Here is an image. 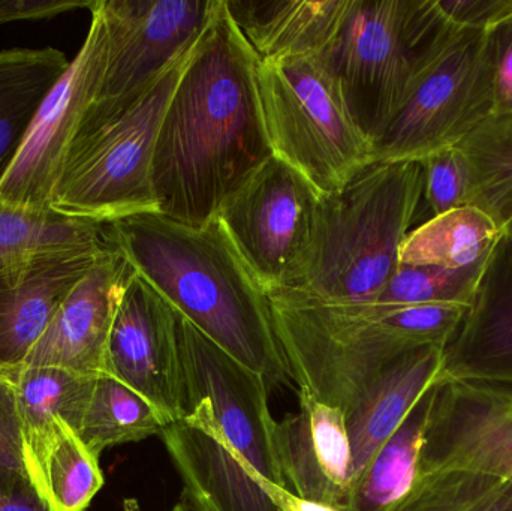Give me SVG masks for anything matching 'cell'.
Here are the masks:
<instances>
[{
	"instance_id": "6da1fadb",
	"label": "cell",
	"mask_w": 512,
	"mask_h": 511,
	"mask_svg": "<svg viewBox=\"0 0 512 511\" xmlns=\"http://www.w3.org/2000/svg\"><path fill=\"white\" fill-rule=\"evenodd\" d=\"M259 57L219 0L162 119L153 159L158 213L204 227L271 152L256 86Z\"/></svg>"
},
{
	"instance_id": "7a4b0ae2",
	"label": "cell",
	"mask_w": 512,
	"mask_h": 511,
	"mask_svg": "<svg viewBox=\"0 0 512 511\" xmlns=\"http://www.w3.org/2000/svg\"><path fill=\"white\" fill-rule=\"evenodd\" d=\"M180 417L162 431L195 511H280L286 488L267 383L177 312Z\"/></svg>"
},
{
	"instance_id": "3957f363",
	"label": "cell",
	"mask_w": 512,
	"mask_h": 511,
	"mask_svg": "<svg viewBox=\"0 0 512 511\" xmlns=\"http://www.w3.org/2000/svg\"><path fill=\"white\" fill-rule=\"evenodd\" d=\"M105 234L140 278L268 389L292 387L270 297L216 219L191 227L137 213L108 222Z\"/></svg>"
},
{
	"instance_id": "277c9868",
	"label": "cell",
	"mask_w": 512,
	"mask_h": 511,
	"mask_svg": "<svg viewBox=\"0 0 512 511\" xmlns=\"http://www.w3.org/2000/svg\"><path fill=\"white\" fill-rule=\"evenodd\" d=\"M271 317L292 384L346 413L400 359L447 348L471 306L337 305L271 293Z\"/></svg>"
},
{
	"instance_id": "5b68a950",
	"label": "cell",
	"mask_w": 512,
	"mask_h": 511,
	"mask_svg": "<svg viewBox=\"0 0 512 511\" xmlns=\"http://www.w3.org/2000/svg\"><path fill=\"white\" fill-rule=\"evenodd\" d=\"M421 162H375L321 195L312 239L288 293L337 305L373 303L400 266L423 198Z\"/></svg>"
},
{
	"instance_id": "8992f818",
	"label": "cell",
	"mask_w": 512,
	"mask_h": 511,
	"mask_svg": "<svg viewBox=\"0 0 512 511\" xmlns=\"http://www.w3.org/2000/svg\"><path fill=\"white\" fill-rule=\"evenodd\" d=\"M460 30L438 0L349 2L339 35L322 57L372 144Z\"/></svg>"
},
{
	"instance_id": "52a82bcc",
	"label": "cell",
	"mask_w": 512,
	"mask_h": 511,
	"mask_svg": "<svg viewBox=\"0 0 512 511\" xmlns=\"http://www.w3.org/2000/svg\"><path fill=\"white\" fill-rule=\"evenodd\" d=\"M192 48L119 111L81 125L54 186L53 212L98 224L158 212L156 140Z\"/></svg>"
},
{
	"instance_id": "ba28073f",
	"label": "cell",
	"mask_w": 512,
	"mask_h": 511,
	"mask_svg": "<svg viewBox=\"0 0 512 511\" xmlns=\"http://www.w3.org/2000/svg\"><path fill=\"white\" fill-rule=\"evenodd\" d=\"M256 86L271 152L319 194L340 191L375 164L324 57L259 60Z\"/></svg>"
},
{
	"instance_id": "9c48e42d",
	"label": "cell",
	"mask_w": 512,
	"mask_h": 511,
	"mask_svg": "<svg viewBox=\"0 0 512 511\" xmlns=\"http://www.w3.org/2000/svg\"><path fill=\"white\" fill-rule=\"evenodd\" d=\"M495 114L486 30L462 29L373 143L375 162H421Z\"/></svg>"
},
{
	"instance_id": "30bf717a",
	"label": "cell",
	"mask_w": 512,
	"mask_h": 511,
	"mask_svg": "<svg viewBox=\"0 0 512 511\" xmlns=\"http://www.w3.org/2000/svg\"><path fill=\"white\" fill-rule=\"evenodd\" d=\"M321 194L271 155L224 201L216 221L268 294L288 290L312 239Z\"/></svg>"
},
{
	"instance_id": "8fae6325",
	"label": "cell",
	"mask_w": 512,
	"mask_h": 511,
	"mask_svg": "<svg viewBox=\"0 0 512 511\" xmlns=\"http://www.w3.org/2000/svg\"><path fill=\"white\" fill-rule=\"evenodd\" d=\"M219 0H99L108 36L98 98L83 123L119 111L188 53Z\"/></svg>"
},
{
	"instance_id": "7c38bea8",
	"label": "cell",
	"mask_w": 512,
	"mask_h": 511,
	"mask_svg": "<svg viewBox=\"0 0 512 511\" xmlns=\"http://www.w3.org/2000/svg\"><path fill=\"white\" fill-rule=\"evenodd\" d=\"M89 32L65 74L42 102L5 176L0 201L30 210H51L54 186L87 111L98 98L108 56L99 0L90 9Z\"/></svg>"
},
{
	"instance_id": "4fadbf2b",
	"label": "cell",
	"mask_w": 512,
	"mask_h": 511,
	"mask_svg": "<svg viewBox=\"0 0 512 511\" xmlns=\"http://www.w3.org/2000/svg\"><path fill=\"white\" fill-rule=\"evenodd\" d=\"M418 471H469L512 483V386L441 381L430 395Z\"/></svg>"
},
{
	"instance_id": "5bb4252c",
	"label": "cell",
	"mask_w": 512,
	"mask_h": 511,
	"mask_svg": "<svg viewBox=\"0 0 512 511\" xmlns=\"http://www.w3.org/2000/svg\"><path fill=\"white\" fill-rule=\"evenodd\" d=\"M107 374L140 393L170 423L179 420L177 311L134 270L114 317Z\"/></svg>"
},
{
	"instance_id": "9a60e30c",
	"label": "cell",
	"mask_w": 512,
	"mask_h": 511,
	"mask_svg": "<svg viewBox=\"0 0 512 511\" xmlns=\"http://www.w3.org/2000/svg\"><path fill=\"white\" fill-rule=\"evenodd\" d=\"M131 273L114 246L105 248L63 300L23 365L107 374L108 341Z\"/></svg>"
},
{
	"instance_id": "2e32d148",
	"label": "cell",
	"mask_w": 512,
	"mask_h": 511,
	"mask_svg": "<svg viewBox=\"0 0 512 511\" xmlns=\"http://www.w3.org/2000/svg\"><path fill=\"white\" fill-rule=\"evenodd\" d=\"M297 413L277 422L280 470L292 494L345 510L349 498V452L345 413L298 393Z\"/></svg>"
},
{
	"instance_id": "e0dca14e",
	"label": "cell",
	"mask_w": 512,
	"mask_h": 511,
	"mask_svg": "<svg viewBox=\"0 0 512 511\" xmlns=\"http://www.w3.org/2000/svg\"><path fill=\"white\" fill-rule=\"evenodd\" d=\"M104 249L0 266V369L23 365L63 300Z\"/></svg>"
},
{
	"instance_id": "ac0fdd59",
	"label": "cell",
	"mask_w": 512,
	"mask_h": 511,
	"mask_svg": "<svg viewBox=\"0 0 512 511\" xmlns=\"http://www.w3.org/2000/svg\"><path fill=\"white\" fill-rule=\"evenodd\" d=\"M512 386V233L487 260L471 311L445 348L442 381Z\"/></svg>"
},
{
	"instance_id": "d6986e66",
	"label": "cell",
	"mask_w": 512,
	"mask_h": 511,
	"mask_svg": "<svg viewBox=\"0 0 512 511\" xmlns=\"http://www.w3.org/2000/svg\"><path fill=\"white\" fill-rule=\"evenodd\" d=\"M444 365L445 348L426 347L414 351L391 366L357 404L346 411V434L351 452L349 495L409 414L441 383Z\"/></svg>"
},
{
	"instance_id": "ffe728a7",
	"label": "cell",
	"mask_w": 512,
	"mask_h": 511,
	"mask_svg": "<svg viewBox=\"0 0 512 511\" xmlns=\"http://www.w3.org/2000/svg\"><path fill=\"white\" fill-rule=\"evenodd\" d=\"M351 0H225L259 60L324 56Z\"/></svg>"
},
{
	"instance_id": "44dd1931",
	"label": "cell",
	"mask_w": 512,
	"mask_h": 511,
	"mask_svg": "<svg viewBox=\"0 0 512 511\" xmlns=\"http://www.w3.org/2000/svg\"><path fill=\"white\" fill-rule=\"evenodd\" d=\"M27 473L53 511H86L104 486L99 458L63 420L23 435Z\"/></svg>"
},
{
	"instance_id": "7402d4cb",
	"label": "cell",
	"mask_w": 512,
	"mask_h": 511,
	"mask_svg": "<svg viewBox=\"0 0 512 511\" xmlns=\"http://www.w3.org/2000/svg\"><path fill=\"white\" fill-rule=\"evenodd\" d=\"M71 60L53 47L0 51V180Z\"/></svg>"
},
{
	"instance_id": "603a6c76",
	"label": "cell",
	"mask_w": 512,
	"mask_h": 511,
	"mask_svg": "<svg viewBox=\"0 0 512 511\" xmlns=\"http://www.w3.org/2000/svg\"><path fill=\"white\" fill-rule=\"evenodd\" d=\"M456 147L468 170V206L512 233V113L493 114Z\"/></svg>"
},
{
	"instance_id": "cb8c5ba5",
	"label": "cell",
	"mask_w": 512,
	"mask_h": 511,
	"mask_svg": "<svg viewBox=\"0 0 512 511\" xmlns=\"http://www.w3.org/2000/svg\"><path fill=\"white\" fill-rule=\"evenodd\" d=\"M107 246L105 224L0 201V266L44 255L101 251Z\"/></svg>"
},
{
	"instance_id": "d4e9b609",
	"label": "cell",
	"mask_w": 512,
	"mask_h": 511,
	"mask_svg": "<svg viewBox=\"0 0 512 511\" xmlns=\"http://www.w3.org/2000/svg\"><path fill=\"white\" fill-rule=\"evenodd\" d=\"M501 236L486 213L459 207L409 231L400 249V264L462 269L486 258Z\"/></svg>"
},
{
	"instance_id": "484cf974",
	"label": "cell",
	"mask_w": 512,
	"mask_h": 511,
	"mask_svg": "<svg viewBox=\"0 0 512 511\" xmlns=\"http://www.w3.org/2000/svg\"><path fill=\"white\" fill-rule=\"evenodd\" d=\"M170 420L140 393L108 374L96 375L77 435L96 458L111 447L161 437Z\"/></svg>"
},
{
	"instance_id": "4316f807",
	"label": "cell",
	"mask_w": 512,
	"mask_h": 511,
	"mask_svg": "<svg viewBox=\"0 0 512 511\" xmlns=\"http://www.w3.org/2000/svg\"><path fill=\"white\" fill-rule=\"evenodd\" d=\"M432 392L414 408L364 471L343 511H390L408 494L418 473Z\"/></svg>"
},
{
	"instance_id": "83f0119b",
	"label": "cell",
	"mask_w": 512,
	"mask_h": 511,
	"mask_svg": "<svg viewBox=\"0 0 512 511\" xmlns=\"http://www.w3.org/2000/svg\"><path fill=\"white\" fill-rule=\"evenodd\" d=\"M17 389L23 435L60 419L77 434L92 395L93 375L60 368L18 366L11 369Z\"/></svg>"
},
{
	"instance_id": "f1b7e54d",
	"label": "cell",
	"mask_w": 512,
	"mask_h": 511,
	"mask_svg": "<svg viewBox=\"0 0 512 511\" xmlns=\"http://www.w3.org/2000/svg\"><path fill=\"white\" fill-rule=\"evenodd\" d=\"M390 511H512V483L469 471H418Z\"/></svg>"
},
{
	"instance_id": "f546056e",
	"label": "cell",
	"mask_w": 512,
	"mask_h": 511,
	"mask_svg": "<svg viewBox=\"0 0 512 511\" xmlns=\"http://www.w3.org/2000/svg\"><path fill=\"white\" fill-rule=\"evenodd\" d=\"M490 254L462 269L400 264L381 296L373 303L393 308L424 305L472 306Z\"/></svg>"
},
{
	"instance_id": "4dcf8cb0",
	"label": "cell",
	"mask_w": 512,
	"mask_h": 511,
	"mask_svg": "<svg viewBox=\"0 0 512 511\" xmlns=\"http://www.w3.org/2000/svg\"><path fill=\"white\" fill-rule=\"evenodd\" d=\"M421 165L424 173L423 197L432 209V218L468 206V170L456 146L427 156Z\"/></svg>"
},
{
	"instance_id": "1f68e13d",
	"label": "cell",
	"mask_w": 512,
	"mask_h": 511,
	"mask_svg": "<svg viewBox=\"0 0 512 511\" xmlns=\"http://www.w3.org/2000/svg\"><path fill=\"white\" fill-rule=\"evenodd\" d=\"M0 471L29 477L24 459L23 420L11 369H0Z\"/></svg>"
},
{
	"instance_id": "d6a6232c",
	"label": "cell",
	"mask_w": 512,
	"mask_h": 511,
	"mask_svg": "<svg viewBox=\"0 0 512 511\" xmlns=\"http://www.w3.org/2000/svg\"><path fill=\"white\" fill-rule=\"evenodd\" d=\"M486 48L495 83V113H512V14L486 30Z\"/></svg>"
},
{
	"instance_id": "836d02e7",
	"label": "cell",
	"mask_w": 512,
	"mask_h": 511,
	"mask_svg": "<svg viewBox=\"0 0 512 511\" xmlns=\"http://www.w3.org/2000/svg\"><path fill=\"white\" fill-rule=\"evenodd\" d=\"M438 5L462 29L489 30L512 14V0H438Z\"/></svg>"
},
{
	"instance_id": "e575fe53",
	"label": "cell",
	"mask_w": 512,
	"mask_h": 511,
	"mask_svg": "<svg viewBox=\"0 0 512 511\" xmlns=\"http://www.w3.org/2000/svg\"><path fill=\"white\" fill-rule=\"evenodd\" d=\"M96 0H0V24L38 21L75 9H92Z\"/></svg>"
},
{
	"instance_id": "d590c367",
	"label": "cell",
	"mask_w": 512,
	"mask_h": 511,
	"mask_svg": "<svg viewBox=\"0 0 512 511\" xmlns=\"http://www.w3.org/2000/svg\"><path fill=\"white\" fill-rule=\"evenodd\" d=\"M0 511H53L32 480L17 473L0 471Z\"/></svg>"
},
{
	"instance_id": "8d00e7d4",
	"label": "cell",
	"mask_w": 512,
	"mask_h": 511,
	"mask_svg": "<svg viewBox=\"0 0 512 511\" xmlns=\"http://www.w3.org/2000/svg\"><path fill=\"white\" fill-rule=\"evenodd\" d=\"M274 504L279 507L280 511H339L327 504L303 500L286 488L277 489L276 495H274Z\"/></svg>"
},
{
	"instance_id": "74e56055",
	"label": "cell",
	"mask_w": 512,
	"mask_h": 511,
	"mask_svg": "<svg viewBox=\"0 0 512 511\" xmlns=\"http://www.w3.org/2000/svg\"><path fill=\"white\" fill-rule=\"evenodd\" d=\"M170 511H195L192 509L191 506H189L188 503H186L185 500L180 501V503H177L176 506L173 507Z\"/></svg>"
}]
</instances>
